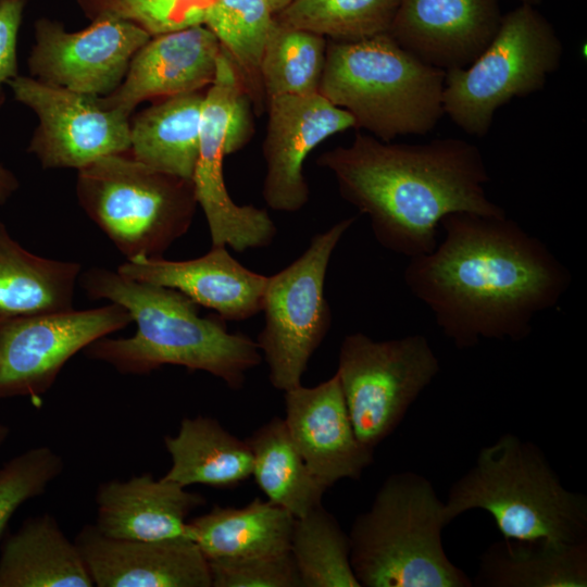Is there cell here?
Instances as JSON below:
<instances>
[{
    "label": "cell",
    "instance_id": "obj_30",
    "mask_svg": "<svg viewBox=\"0 0 587 587\" xmlns=\"http://www.w3.org/2000/svg\"><path fill=\"white\" fill-rule=\"evenodd\" d=\"M326 46L324 36L286 25L275 18L260 65L266 99L319 92Z\"/></svg>",
    "mask_w": 587,
    "mask_h": 587
},
{
    "label": "cell",
    "instance_id": "obj_32",
    "mask_svg": "<svg viewBox=\"0 0 587 587\" xmlns=\"http://www.w3.org/2000/svg\"><path fill=\"white\" fill-rule=\"evenodd\" d=\"M398 0H295L278 21L330 40L355 41L388 33Z\"/></svg>",
    "mask_w": 587,
    "mask_h": 587
},
{
    "label": "cell",
    "instance_id": "obj_1",
    "mask_svg": "<svg viewBox=\"0 0 587 587\" xmlns=\"http://www.w3.org/2000/svg\"><path fill=\"white\" fill-rule=\"evenodd\" d=\"M444 239L410 258L403 278L458 349L482 339L521 341L534 319L557 307L572 283L567 267L514 220L458 212Z\"/></svg>",
    "mask_w": 587,
    "mask_h": 587
},
{
    "label": "cell",
    "instance_id": "obj_39",
    "mask_svg": "<svg viewBox=\"0 0 587 587\" xmlns=\"http://www.w3.org/2000/svg\"><path fill=\"white\" fill-rule=\"evenodd\" d=\"M10 436V427L0 421V447H2Z\"/></svg>",
    "mask_w": 587,
    "mask_h": 587
},
{
    "label": "cell",
    "instance_id": "obj_28",
    "mask_svg": "<svg viewBox=\"0 0 587 587\" xmlns=\"http://www.w3.org/2000/svg\"><path fill=\"white\" fill-rule=\"evenodd\" d=\"M257 485L272 503L301 517L322 504L327 490L292 442L284 419L274 416L247 439Z\"/></svg>",
    "mask_w": 587,
    "mask_h": 587
},
{
    "label": "cell",
    "instance_id": "obj_26",
    "mask_svg": "<svg viewBox=\"0 0 587 587\" xmlns=\"http://www.w3.org/2000/svg\"><path fill=\"white\" fill-rule=\"evenodd\" d=\"M480 587H586L587 541L553 544L502 539L480 558Z\"/></svg>",
    "mask_w": 587,
    "mask_h": 587
},
{
    "label": "cell",
    "instance_id": "obj_29",
    "mask_svg": "<svg viewBox=\"0 0 587 587\" xmlns=\"http://www.w3.org/2000/svg\"><path fill=\"white\" fill-rule=\"evenodd\" d=\"M289 552L301 587H361L350 562L349 536L322 504L295 517Z\"/></svg>",
    "mask_w": 587,
    "mask_h": 587
},
{
    "label": "cell",
    "instance_id": "obj_25",
    "mask_svg": "<svg viewBox=\"0 0 587 587\" xmlns=\"http://www.w3.org/2000/svg\"><path fill=\"white\" fill-rule=\"evenodd\" d=\"M80 264L34 254L0 221V319L73 308Z\"/></svg>",
    "mask_w": 587,
    "mask_h": 587
},
{
    "label": "cell",
    "instance_id": "obj_7",
    "mask_svg": "<svg viewBox=\"0 0 587 587\" xmlns=\"http://www.w3.org/2000/svg\"><path fill=\"white\" fill-rule=\"evenodd\" d=\"M77 193L126 261L162 258L188 232L198 204L192 180L154 171L123 153L80 168Z\"/></svg>",
    "mask_w": 587,
    "mask_h": 587
},
{
    "label": "cell",
    "instance_id": "obj_16",
    "mask_svg": "<svg viewBox=\"0 0 587 587\" xmlns=\"http://www.w3.org/2000/svg\"><path fill=\"white\" fill-rule=\"evenodd\" d=\"M285 424L310 471L326 488L359 479L373 463L374 450L358 439L335 373L314 386L284 391Z\"/></svg>",
    "mask_w": 587,
    "mask_h": 587
},
{
    "label": "cell",
    "instance_id": "obj_11",
    "mask_svg": "<svg viewBox=\"0 0 587 587\" xmlns=\"http://www.w3.org/2000/svg\"><path fill=\"white\" fill-rule=\"evenodd\" d=\"M439 371V359L424 335L388 340L359 332L345 336L336 374L360 442L374 450Z\"/></svg>",
    "mask_w": 587,
    "mask_h": 587
},
{
    "label": "cell",
    "instance_id": "obj_4",
    "mask_svg": "<svg viewBox=\"0 0 587 587\" xmlns=\"http://www.w3.org/2000/svg\"><path fill=\"white\" fill-rule=\"evenodd\" d=\"M489 513L504 539L587 541V498L566 489L542 450L514 434L480 449L444 502L447 524L466 511Z\"/></svg>",
    "mask_w": 587,
    "mask_h": 587
},
{
    "label": "cell",
    "instance_id": "obj_6",
    "mask_svg": "<svg viewBox=\"0 0 587 587\" xmlns=\"http://www.w3.org/2000/svg\"><path fill=\"white\" fill-rule=\"evenodd\" d=\"M444 502L424 476L399 472L378 488L348 534L350 562L362 587H471L445 552Z\"/></svg>",
    "mask_w": 587,
    "mask_h": 587
},
{
    "label": "cell",
    "instance_id": "obj_34",
    "mask_svg": "<svg viewBox=\"0 0 587 587\" xmlns=\"http://www.w3.org/2000/svg\"><path fill=\"white\" fill-rule=\"evenodd\" d=\"M208 562L212 587H301L290 552Z\"/></svg>",
    "mask_w": 587,
    "mask_h": 587
},
{
    "label": "cell",
    "instance_id": "obj_9",
    "mask_svg": "<svg viewBox=\"0 0 587 587\" xmlns=\"http://www.w3.org/2000/svg\"><path fill=\"white\" fill-rule=\"evenodd\" d=\"M242 86L235 64L222 48L215 76L203 97L192 176L212 246L230 247L237 252L267 247L277 234L268 213L235 203L224 180V158L242 148L251 136L250 108Z\"/></svg>",
    "mask_w": 587,
    "mask_h": 587
},
{
    "label": "cell",
    "instance_id": "obj_17",
    "mask_svg": "<svg viewBox=\"0 0 587 587\" xmlns=\"http://www.w3.org/2000/svg\"><path fill=\"white\" fill-rule=\"evenodd\" d=\"M74 541L97 587H212L208 559L187 536L118 539L88 524Z\"/></svg>",
    "mask_w": 587,
    "mask_h": 587
},
{
    "label": "cell",
    "instance_id": "obj_5",
    "mask_svg": "<svg viewBox=\"0 0 587 587\" xmlns=\"http://www.w3.org/2000/svg\"><path fill=\"white\" fill-rule=\"evenodd\" d=\"M445 75L384 33L327 42L319 92L349 112L355 128L391 141L437 126L445 114Z\"/></svg>",
    "mask_w": 587,
    "mask_h": 587
},
{
    "label": "cell",
    "instance_id": "obj_37",
    "mask_svg": "<svg viewBox=\"0 0 587 587\" xmlns=\"http://www.w3.org/2000/svg\"><path fill=\"white\" fill-rule=\"evenodd\" d=\"M18 186L15 176L0 164V204L4 203Z\"/></svg>",
    "mask_w": 587,
    "mask_h": 587
},
{
    "label": "cell",
    "instance_id": "obj_33",
    "mask_svg": "<svg viewBox=\"0 0 587 587\" xmlns=\"http://www.w3.org/2000/svg\"><path fill=\"white\" fill-rule=\"evenodd\" d=\"M64 460L49 446L27 449L0 467V536L16 510L46 492L64 471Z\"/></svg>",
    "mask_w": 587,
    "mask_h": 587
},
{
    "label": "cell",
    "instance_id": "obj_8",
    "mask_svg": "<svg viewBox=\"0 0 587 587\" xmlns=\"http://www.w3.org/2000/svg\"><path fill=\"white\" fill-rule=\"evenodd\" d=\"M562 55L551 23L535 5L521 3L502 15L496 35L471 64L446 71L444 113L466 134L484 137L500 107L544 89Z\"/></svg>",
    "mask_w": 587,
    "mask_h": 587
},
{
    "label": "cell",
    "instance_id": "obj_22",
    "mask_svg": "<svg viewBox=\"0 0 587 587\" xmlns=\"http://www.w3.org/2000/svg\"><path fill=\"white\" fill-rule=\"evenodd\" d=\"M0 587H93L74 540L46 512L26 519L0 548Z\"/></svg>",
    "mask_w": 587,
    "mask_h": 587
},
{
    "label": "cell",
    "instance_id": "obj_20",
    "mask_svg": "<svg viewBox=\"0 0 587 587\" xmlns=\"http://www.w3.org/2000/svg\"><path fill=\"white\" fill-rule=\"evenodd\" d=\"M221 51L203 24L157 35L135 53L124 82L100 102L129 114L146 99L198 91L212 83Z\"/></svg>",
    "mask_w": 587,
    "mask_h": 587
},
{
    "label": "cell",
    "instance_id": "obj_31",
    "mask_svg": "<svg viewBox=\"0 0 587 587\" xmlns=\"http://www.w3.org/2000/svg\"><path fill=\"white\" fill-rule=\"evenodd\" d=\"M275 17L262 0H212L203 25L217 38L223 50L243 74L248 90L262 87L260 65ZM263 89V87H262Z\"/></svg>",
    "mask_w": 587,
    "mask_h": 587
},
{
    "label": "cell",
    "instance_id": "obj_27",
    "mask_svg": "<svg viewBox=\"0 0 587 587\" xmlns=\"http://www.w3.org/2000/svg\"><path fill=\"white\" fill-rule=\"evenodd\" d=\"M203 95L167 97L130 126L133 157L148 167L192 180L199 149Z\"/></svg>",
    "mask_w": 587,
    "mask_h": 587
},
{
    "label": "cell",
    "instance_id": "obj_14",
    "mask_svg": "<svg viewBox=\"0 0 587 587\" xmlns=\"http://www.w3.org/2000/svg\"><path fill=\"white\" fill-rule=\"evenodd\" d=\"M150 36L115 14L77 33L41 23L29 66L40 80L98 97L120 86L133 57Z\"/></svg>",
    "mask_w": 587,
    "mask_h": 587
},
{
    "label": "cell",
    "instance_id": "obj_10",
    "mask_svg": "<svg viewBox=\"0 0 587 587\" xmlns=\"http://www.w3.org/2000/svg\"><path fill=\"white\" fill-rule=\"evenodd\" d=\"M354 222L355 217L344 218L315 234L299 258L267 278L264 326L255 342L270 383L278 390L301 385L311 357L330 329L326 273L333 252Z\"/></svg>",
    "mask_w": 587,
    "mask_h": 587
},
{
    "label": "cell",
    "instance_id": "obj_40",
    "mask_svg": "<svg viewBox=\"0 0 587 587\" xmlns=\"http://www.w3.org/2000/svg\"><path fill=\"white\" fill-rule=\"evenodd\" d=\"M521 3H528L532 5H538L541 3V0H519Z\"/></svg>",
    "mask_w": 587,
    "mask_h": 587
},
{
    "label": "cell",
    "instance_id": "obj_3",
    "mask_svg": "<svg viewBox=\"0 0 587 587\" xmlns=\"http://www.w3.org/2000/svg\"><path fill=\"white\" fill-rule=\"evenodd\" d=\"M78 282L89 298L124 307L137 325L132 337L105 336L84 350L87 358L121 374L146 375L164 365H179L207 372L238 390L247 372L262 361L255 340L229 333L218 315L200 316L199 305L176 289L103 267L88 268Z\"/></svg>",
    "mask_w": 587,
    "mask_h": 587
},
{
    "label": "cell",
    "instance_id": "obj_19",
    "mask_svg": "<svg viewBox=\"0 0 587 587\" xmlns=\"http://www.w3.org/2000/svg\"><path fill=\"white\" fill-rule=\"evenodd\" d=\"M116 271L130 279L176 289L224 321H245L261 312L268 278L240 264L225 246H212L204 255L185 261L139 258Z\"/></svg>",
    "mask_w": 587,
    "mask_h": 587
},
{
    "label": "cell",
    "instance_id": "obj_35",
    "mask_svg": "<svg viewBox=\"0 0 587 587\" xmlns=\"http://www.w3.org/2000/svg\"><path fill=\"white\" fill-rule=\"evenodd\" d=\"M212 0H114V14L132 21L150 35L203 24Z\"/></svg>",
    "mask_w": 587,
    "mask_h": 587
},
{
    "label": "cell",
    "instance_id": "obj_2",
    "mask_svg": "<svg viewBox=\"0 0 587 587\" xmlns=\"http://www.w3.org/2000/svg\"><path fill=\"white\" fill-rule=\"evenodd\" d=\"M316 163L334 175L342 199L367 215L376 241L409 259L435 249L449 214L507 215L486 193L480 150L464 139L391 143L358 133Z\"/></svg>",
    "mask_w": 587,
    "mask_h": 587
},
{
    "label": "cell",
    "instance_id": "obj_18",
    "mask_svg": "<svg viewBox=\"0 0 587 587\" xmlns=\"http://www.w3.org/2000/svg\"><path fill=\"white\" fill-rule=\"evenodd\" d=\"M500 0H398L388 34L437 68L471 64L496 35Z\"/></svg>",
    "mask_w": 587,
    "mask_h": 587
},
{
    "label": "cell",
    "instance_id": "obj_24",
    "mask_svg": "<svg viewBox=\"0 0 587 587\" xmlns=\"http://www.w3.org/2000/svg\"><path fill=\"white\" fill-rule=\"evenodd\" d=\"M164 446L172 464L163 477L183 487L234 488L252 474L253 459L246 440L214 417H184L177 433L164 437Z\"/></svg>",
    "mask_w": 587,
    "mask_h": 587
},
{
    "label": "cell",
    "instance_id": "obj_13",
    "mask_svg": "<svg viewBox=\"0 0 587 587\" xmlns=\"http://www.w3.org/2000/svg\"><path fill=\"white\" fill-rule=\"evenodd\" d=\"M8 84L39 118L30 150L45 167L80 170L130 149L128 114L105 108L98 97L29 77L16 76Z\"/></svg>",
    "mask_w": 587,
    "mask_h": 587
},
{
    "label": "cell",
    "instance_id": "obj_36",
    "mask_svg": "<svg viewBox=\"0 0 587 587\" xmlns=\"http://www.w3.org/2000/svg\"><path fill=\"white\" fill-rule=\"evenodd\" d=\"M24 0H0V102L1 86L16 77V38Z\"/></svg>",
    "mask_w": 587,
    "mask_h": 587
},
{
    "label": "cell",
    "instance_id": "obj_12",
    "mask_svg": "<svg viewBox=\"0 0 587 587\" xmlns=\"http://www.w3.org/2000/svg\"><path fill=\"white\" fill-rule=\"evenodd\" d=\"M132 322L129 312L114 302L0 319V399L42 396L72 357Z\"/></svg>",
    "mask_w": 587,
    "mask_h": 587
},
{
    "label": "cell",
    "instance_id": "obj_38",
    "mask_svg": "<svg viewBox=\"0 0 587 587\" xmlns=\"http://www.w3.org/2000/svg\"><path fill=\"white\" fill-rule=\"evenodd\" d=\"M273 14L280 13L295 0H262Z\"/></svg>",
    "mask_w": 587,
    "mask_h": 587
},
{
    "label": "cell",
    "instance_id": "obj_21",
    "mask_svg": "<svg viewBox=\"0 0 587 587\" xmlns=\"http://www.w3.org/2000/svg\"><path fill=\"white\" fill-rule=\"evenodd\" d=\"M95 501L97 529L108 537L130 540L186 536L188 515L205 503L200 494L150 473L101 483Z\"/></svg>",
    "mask_w": 587,
    "mask_h": 587
},
{
    "label": "cell",
    "instance_id": "obj_15",
    "mask_svg": "<svg viewBox=\"0 0 587 587\" xmlns=\"http://www.w3.org/2000/svg\"><path fill=\"white\" fill-rule=\"evenodd\" d=\"M266 101L263 199L272 210L297 212L310 195L303 174L307 157L330 136L355 128V122L320 92L274 96Z\"/></svg>",
    "mask_w": 587,
    "mask_h": 587
},
{
    "label": "cell",
    "instance_id": "obj_23",
    "mask_svg": "<svg viewBox=\"0 0 587 587\" xmlns=\"http://www.w3.org/2000/svg\"><path fill=\"white\" fill-rule=\"evenodd\" d=\"M295 516L257 497L242 508L214 505L187 521L186 536L210 559L289 552Z\"/></svg>",
    "mask_w": 587,
    "mask_h": 587
}]
</instances>
